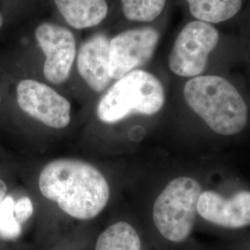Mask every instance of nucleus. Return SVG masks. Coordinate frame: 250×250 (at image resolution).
Here are the masks:
<instances>
[{"instance_id":"1","label":"nucleus","mask_w":250,"mask_h":250,"mask_svg":"<svg viewBox=\"0 0 250 250\" xmlns=\"http://www.w3.org/2000/svg\"><path fill=\"white\" fill-rule=\"evenodd\" d=\"M39 189L66 214L83 221L97 217L109 199V187L102 172L74 159L47 163L39 176Z\"/></svg>"},{"instance_id":"2","label":"nucleus","mask_w":250,"mask_h":250,"mask_svg":"<svg viewBox=\"0 0 250 250\" xmlns=\"http://www.w3.org/2000/svg\"><path fill=\"white\" fill-rule=\"evenodd\" d=\"M183 95L188 107L217 134H238L248 123L245 99L232 83L222 76L202 74L190 78Z\"/></svg>"},{"instance_id":"3","label":"nucleus","mask_w":250,"mask_h":250,"mask_svg":"<svg viewBox=\"0 0 250 250\" xmlns=\"http://www.w3.org/2000/svg\"><path fill=\"white\" fill-rule=\"evenodd\" d=\"M164 87L154 74L135 70L107 90L97 107L99 121L115 124L132 114L151 116L164 106Z\"/></svg>"},{"instance_id":"4","label":"nucleus","mask_w":250,"mask_h":250,"mask_svg":"<svg viewBox=\"0 0 250 250\" xmlns=\"http://www.w3.org/2000/svg\"><path fill=\"white\" fill-rule=\"evenodd\" d=\"M200 184L191 177L173 179L157 197L153 206V221L167 240L181 243L193 231L197 213Z\"/></svg>"},{"instance_id":"5","label":"nucleus","mask_w":250,"mask_h":250,"mask_svg":"<svg viewBox=\"0 0 250 250\" xmlns=\"http://www.w3.org/2000/svg\"><path fill=\"white\" fill-rule=\"evenodd\" d=\"M220 40L221 33L217 26L197 20L188 21L171 46L168 58L170 71L189 79L202 75Z\"/></svg>"},{"instance_id":"6","label":"nucleus","mask_w":250,"mask_h":250,"mask_svg":"<svg viewBox=\"0 0 250 250\" xmlns=\"http://www.w3.org/2000/svg\"><path fill=\"white\" fill-rule=\"evenodd\" d=\"M160 38L156 28L140 27L124 31L110 39L108 72L111 80H119L148 62Z\"/></svg>"},{"instance_id":"7","label":"nucleus","mask_w":250,"mask_h":250,"mask_svg":"<svg viewBox=\"0 0 250 250\" xmlns=\"http://www.w3.org/2000/svg\"><path fill=\"white\" fill-rule=\"evenodd\" d=\"M16 92L19 107L29 116L55 129L70 124V102L48 85L25 79L19 83Z\"/></svg>"},{"instance_id":"8","label":"nucleus","mask_w":250,"mask_h":250,"mask_svg":"<svg viewBox=\"0 0 250 250\" xmlns=\"http://www.w3.org/2000/svg\"><path fill=\"white\" fill-rule=\"evenodd\" d=\"M37 44L45 60L44 75L54 84L68 80L76 57V42L72 32L65 27L43 22L36 29Z\"/></svg>"},{"instance_id":"9","label":"nucleus","mask_w":250,"mask_h":250,"mask_svg":"<svg viewBox=\"0 0 250 250\" xmlns=\"http://www.w3.org/2000/svg\"><path fill=\"white\" fill-rule=\"evenodd\" d=\"M197 213L211 224L230 229L250 225V191L242 190L231 198L208 190L198 198Z\"/></svg>"},{"instance_id":"10","label":"nucleus","mask_w":250,"mask_h":250,"mask_svg":"<svg viewBox=\"0 0 250 250\" xmlns=\"http://www.w3.org/2000/svg\"><path fill=\"white\" fill-rule=\"evenodd\" d=\"M109 40L102 35L93 36L79 49L77 69L90 88L100 93L106 89L111 78L108 72Z\"/></svg>"},{"instance_id":"11","label":"nucleus","mask_w":250,"mask_h":250,"mask_svg":"<svg viewBox=\"0 0 250 250\" xmlns=\"http://www.w3.org/2000/svg\"><path fill=\"white\" fill-rule=\"evenodd\" d=\"M66 22L75 29L100 24L107 15L106 0H54Z\"/></svg>"},{"instance_id":"12","label":"nucleus","mask_w":250,"mask_h":250,"mask_svg":"<svg viewBox=\"0 0 250 250\" xmlns=\"http://www.w3.org/2000/svg\"><path fill=\"white\" fill-rule=\"evenodd\" d=\"M193 20L218 25L236 17L244 0H186Z\"/></svg>"},{"instance_id":"13","label":"nucleus","mask_w":250,"mask_h":250,"mask_svg":"<svg viewBox=\"0 0 250 250\" xmlns=\"http://www.w3.org/2000/svg\"><path fill=\"white\" fill-rule=\"evenodd\" d=\"M96 250H141V240L131 224L119 222L99 235Z\"/></svg>"},{"instance_id":"14","label":"nucleus","mask_w":250,"mask_h":250,"mask_svg":"<svg viewBox=\"0 0 250 250\" xmlns=\"http://www.w3.org/2000/svg\"><path fill=\"white\" fill-rule=\"evenodd\" d=\"M167 0H122L125 18L136 22H151L161 16Z\"/></svg>"},{"instance_id":"15","label":"nucleus","mask_w":250,"mask_h":250,"mask_svg":"<svg viewBox=\"0 0 250 250\" xmlns=\"http://www.w3.org/2000/svg\"><path fill=\"white\" fill-rule=\"evenodd\" d=\"M15 201L11 196H6L0 202V238L15 240L21 233V225L14 216Z\"/></svg>"},{"instance_id":"16","label":"nucleus","mask_w":250,"mask_h":250,"mask_svg":"<svg viewBox=\"0 0 250 250\" xmlns=\"http://www.w3.org/2000/svg\"><path fill=\"white\" fill-rule=\"evenodd\" d=\"M34 213V206L29 197L20 198L14 204V216L21 225L26 223Z\"/></svg>"},{"instance_id":"17","label":"nucleus","mask_w":250,"mask_h":250,"mask_svg":"<svg viewBox=\"0 0 250 250\" xmlns=\"http://www.w3.org/2000/svg\"><path fill=\"white\" fill-rule=\"evenodd\" d=\"M7 194V186L6 184L0 179V202L4 199Z\"/></svg>"},{"instance_id":"18","label":"nucleus","mask_w":250,"mask_h":250,"mask_svg":"<svg viewBox=\"0 0 250 250\" xmlns=\"http://www.w3.org/2000/svg\"><path fill=\"white\" fill-rule=\"evenodd\" d=\"M2 24H3V17H2V15L0 13V28L2 26Z\"/></svg>"}]
</instances>
